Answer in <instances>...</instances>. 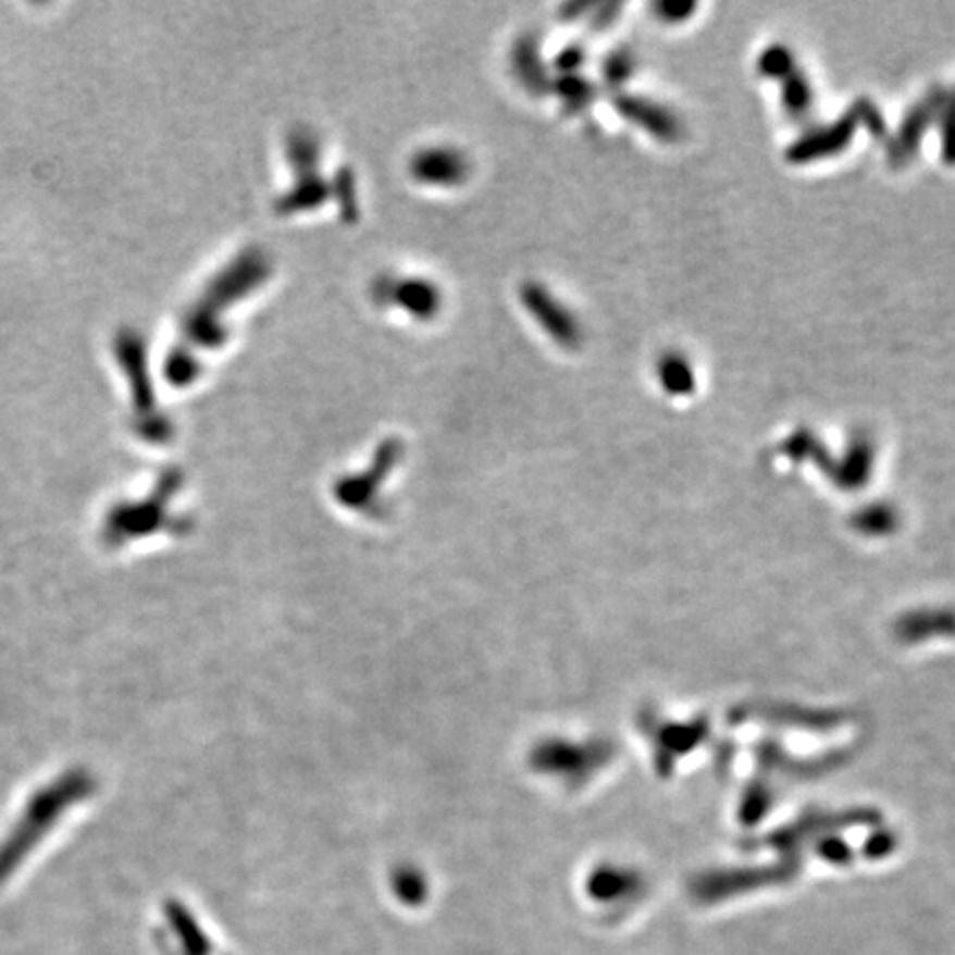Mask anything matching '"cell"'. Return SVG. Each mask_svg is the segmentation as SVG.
<instances>
[{"label":"cell","instance_id":"1","mask_svg":"<svg viewBox=\"0 0 955 955\" xmlns=\"http://www.w3.org/2000/svg\"><path fill=\"white\" fill-rule=\"evenodd\" d=\"M856 128H858V117L852 109L832 124L816 126L803 133L801 138L794 140L792 147L787 149V160L794 164H805L828 156H836L852 142Z\"/></svg>","mask_w":955,"mask_h":955},{"label":"cell","instance_id":"2","mask_svg":"<svg viewBox=\"0 0 955 955\" xmlns=\"http://www.w3.org/2000/svg\"><path fill=\"white\" fill-rule=\"evenodd\" d=\"M944 98L946 94L942 91V87H933L920 102L909 109L898 133L894 135V140L890 142V162L894 166H905L918 153L922 138L931 128L933 120L940 115Z\"/></svg>","mask_w":955,"mask_h":955},{"label":"cell","instance_id":"3","mask_svg":"<svg viewBox=\"0 0 955 955\" xmlns=\"http://www.w3.org/2000/svg\"><path fill=\"white\" fill-rule=\"evenodd\" d=\"M618 109L629 120H633L635 124H640L642 128H646L648 133L655 135V138H659L663 142H672L681 135L679 117L657 102H650L646 98L627 96V98L618 100Z\"/></svg>","mask_w":955,"mask_h":955},{"label":"cell","instance_id":"4","mask_svg":"<svg viewBox=\"0 0 955 955\" xmlns=\"http://www.w3.org/2000/svg\"><path fill=\"white\" fill-rule=\"evenodd\" d=\"M657 374L668 394L686 396L695 389L693 365L679 352H666L657 363Z\"/></svg>","mask_w":955,"mask_h":955},{"label":"cell","instance_id":"5","mask_svg":"<svg viewBox=\"0 0 955 955\" xmlns=\"http://www.w3.org/2000/svg\"><path fill=\"white\" fill-rule=\"evenodd\" d=\"M811 100H814L811 85L796 66L787 78H783V107L792 117H803L809 111Z\"/></svg>","mask_w":955,"mask_h":955},{"label":"cell","instance_id":"6","mask_svg":"<svg viewBox=\"0 0 955 955\" xmlns=\"http://www.w3.org/2000/svg\"><path fill=\"white\" fill-rule=\"evenodd\" d=\"M757 66L768 78H787L796 70V62L785 45H772L759 55Z\"/></svg>","mask_w":955,"mask_h":955},{"label":"cell","instance_id":"7","mask_svg":"<svg viewBox=\"0 0 955 955\" xmlns=\"http://www.w3.org/2000/svg\"><path fill=\"white\" fill-rule=\"evenodd\" d=\"M940 133H942V158L946 164H955V89L944 98L940 109Z\"/></svg>","mask_w":955,"mask_h":955},{"label":"cell","instance_id":"8","mask_svg":"<svg viewBox=\"0 0 955 955\" xmlns=\"http://www.w3.org/2000/svg\"><path fill=\"white\" fill-rule=\"evenodd\" d=\"M854 113H856V117H858V124H865V122H867V126H869L871 133H876V135H882V133H884V117H882V113L878 111V107H876L873 102H869V100H858V102L854 104Z\"/></svg>","mask_w":955,"mask_h":955},{"label":"cell","instance_id":"9","mask_svg":"<svg viewBox=\"0 0 955 955\" xmlns=\"http://www.w3.org/2000/svg\"><path fill=\"white\" fill-rule=\"evenodd\" d=\"M655 12L659 14V18L661 21H668V23H677V21H684L686 16H691L693 12H695V3H679V0H666V3H659L657 8H655Z\"/></svg>","mask_w":955,"mask_h":955},{"label":"cell","instance_id":"10","mask_svg":"<svg viewBox=\"0 0 955 955\" xmlns=\"http://www.w3.org/2000/svg\"><path fill=\"white\" fill-rule=\"evenodd\" d=\"M631 72H633V60L627 53H618L616 58H612V62L608 66V76L616 80V83L627 80L631 76Z\"/></svg>","mask_w":955,"mask_h":955}]
</instances>
